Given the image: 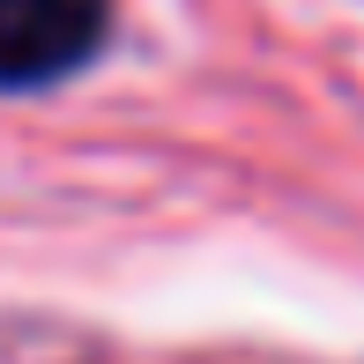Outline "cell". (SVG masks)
<instances>
[{
    "label": "cell",
    "mask_w": 364,
    "mask_h": 364,
    "mask_svg": "<svg viewBox=\"0 0 364 364\" xmlns=\"http://www.w3.org/2000/svg\"><path fill=\"white\" fill-rule=\"evenodd\" d=\"M105 38V0H0V90L75 75Z\"/></svg>",
    "instance_id": "1"
}]
</instances>
